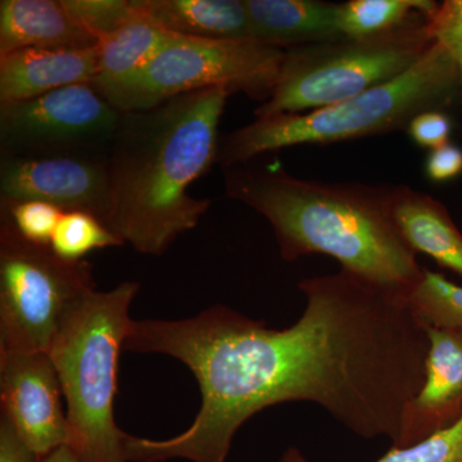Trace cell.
Masks as SVG:
<instances>
[{"label":"cell","instance_id":"27","mask_svg":"<svg viewBox=\"0 0 462 462\" xmlns=\"http://www.w3.org/2000/svg\"><path fill=\"white\" fill-rule=\"evenodd\" d=\"M424 172L431 182H447L458 178L462 173V149L451 143L433 149L425 160Z\"/></svg>","mask_w":462,"mask_h":462},{"label":"cell","instance_id":"22","mask_svg":"<svg viewBox=\"0 0 462 462\" xmlns=\"http://www.w3.org/2000/svg\"><path fill=\"white\" fill-rule=\"evenodd\" d=\"M278 462H310L297 447H289ZM375 462H462V418L418 445L393 448Z\"/></svg>","mask_w":462,"mask_h":462},{"label":"cell","instance_id":"28","mask_svg":"<svg viewBox=\"0 0 462 462\" xmlns=\"http://www.w3.org/2000/svg\"><path fill=\"white\" fill-rule=\"evenodd\" d=\"M0 462H39V457L20 439L7 419H0Z\"/></svg>","mask_w":462,"mask_h":462},{"label":"cell","instance_id":"26","mask_svg":"<svg viewBox=\"0 0 462 462\" xmlns=\"http://www.w3.org/2000/svg\"><path fill=\"white\" fill-rule=\"evenodd\" d=\"M452 130L451 117L445 111H428L416 116L406 132L416 145L433 151L448 144Z\"/></svg>","mask_w":462,"mask_h":462},{"label":"cell","instance_id":"10","mask_svg":"<svg viewBox=\"0 0 462 462\" xmlns=\"http://www.w3.org/2000/svg\"><path fill=\"white\" fill-rule=\"evenodd\" d=\"M106 152L2 154V202L42 200L63 212H88L105 224L108 202Z\"/></svg>","mask_w":462,"mask_h":462},{"label":"cell","instance_id":"21","mask_svg":"<svg viewBox=\"0 0 462 462\" xmlns=\"http://www.w3.org/2000/svg\"><path fill=\"white\" fill-rule=\"evenodd\" d=\"M125 243L97 216L88 212H65L51 238L54 254L67 261H83L96 249L117 247Z\"/></svg>","mask_w":462,"mask_h":462},{"label":"cell","instance_id":"12","mask_svg":"<svg viewBox=\"0 0 462 462\" xmlns=\"http://www.w3.org/2000/svg\"><path fill=\"white\" fill-rule=\"evenodd\" d=\"M424 384L404 409L393 448L418 445L462 418V330L428 328Z\"/></svg>","mask_w":462,"mask_h":462},{"label":"cell","instance_id":"6","mask_svg":"<svg viewBox=\"0 0 462 462\" xmlns=\"http://www.w3.org/2000/svg\"><path fill=\"white\" fill-rule=\"evenodd\" d=\"M430 18L418 16L391 32L285 51L281 74L257 117L328 107L393 80L434 44Z\"/></svg>","mask_w":462,"mask_h":462},{"label":"cell","instance_id":"18","mask_svg":"<svg viewBox=\"0 0 462 462\" xmlns=\"http://www.w3.org/2000/svg\"><path fill=\"white\" fill-rule=\"evenodd\" d=\"M167 32L209 41L251 39L245 0H141Z\"/></svg>","mask_w":462,"mask_h":462},{"label":"cell","instance_id":"3","mask_svg":"<svg viewBox=\"0 0 462 462\" xmlns=\"http://www.w3.org/2000/svg\"><path fill=\"white\" fill-rule=\"evenodd\" d=\"M225 193L263 215L281 256L336 258L342 270L407 298L422 275L391 214V185L300 179L281 165L225 169Z\"/></svg>","mask_w":462,"mask_h":462},{"label":"cell","instance_id":"17","mask_svg":"<svg viewBox=\"0 0 462 462\" xmlns=\"http://www.w3.org/2000/svg\"><path fill=\"white\" fill-rule=\"evenodd\" d=\"M175 35L149 16L143 9L141 0H136L134 16L99 41L98 69L94 87L103 97L123 87L139 74Z\"/></svg>","mask_w":462,"mask_h":462},{"label":"cell","instance_id":"15","mask_svg":"<svg viewBox=\"0 0 462 462\" xmlns=\"http://www.w3.org/2000/svg\"><path fill=\"white\" fill-rule=\"evenodd\" d=\"M249 36L276 50L345 39L338 25L339 3L320 0H245Z\"/></svg>","mask_w":462,"mask_h":462},{"label":"cell","instance_id":"5","mask_svg":"<svg viewBox=\"0 0 462 462\" xmlns=\"http://www.w3.org/2000/svg\"><path fill=\"white\" fill-rule=\"evenodd\" d=\"M141 284L85 294L67 310L50 356L67 403L69 446L83 462H127L115 421L118 363Z\"/></svg>","mask_w":462,"mask_h":462},{"label":"cell","instance_id":"8","mask_svg":"<svg viewBox=\"0 0 462 462\" xmlns=\"http://www.w3.org/2000/svg\"><path fill=\"white\" fill-rule=\"evenodd\" d=\"M284 56L285 51L254 39L175 35L139 74L105 98L121 112L144 111L184 94L225 88L264 103L278 81Z\"/></svg>","mask_w":462,"mask_h":462},{"label":"cell","instance_id":"16","mask_svg":"<svg viewBox=\"0 0 462 462\" xmlns=\"http://www.w3.org/2000/svg\"><path fill=\"white\" fill-rule=\"evenodd\" d=\"M391 214L406 245L462 276V233L448 209L430 194L391 185Z\"/></svg>","mask_w":462,"mask_h":462},{"label":"cell","instance_id":"7","mask_svg":"<svg viewBox=\"0 0 462 462\" xmlns=\"http://www.w3.org/2000/svg\"><path fill=\"white\" fill-rule=\"evenodd\" d=\"M96 289L88 261L63 260L51 245L27 242L2 211L0 352L50 354L67 310Z\"/></svg>","mask_w":462,"mask_h":462},{"label":"cell","instance_id":"14","mask_svg":"<svg viewBox=\"0 0 462 462\" xmlns=\"http://www.w3.org/2000/svg\"><path fill=\"white\" fill-rule=\"evenodd\" d=\"M98 44L63 0L0 2V56L26 48L87 50Z\"/></svg>","mask_w":462,"mask_h":462},{"label":"cell","instance_id":"20","mask_svg":"<svg viewBox=\"0 0 462 462\" xmlns=\"http://www.w3.org/2000/svg\"><path fill=\"white\" fill-rule=\"evenodd\" d=\"M407 302L425 327L462 330V287L442 273L422 270Z\"/></svg>","mask_w":462,"mask_h":462},{"label":"cell","instance_id":"29","mask_svg":"<svg viewBox=\"0 0 462 462\" xmlns=\"http://www.w3.org/2000/svg\"><path fill=\"white\" fill-rule=\"evenodd\" d=\"M39 462H83L74 449L69 446H62L54 449L51 454L39 458Z\"/></svg>","mask_w":462,"mask_h":462},{"label":"cell","instance_id":"19","mask_svg":"<svg viewBox=\"0 0 462 462\" xmlns=\"http://www.w3.org/2000/svg\"><path fill=\"white\" fill-rule=\"evenodd\" d=\"M438 7L433 0H349L339 3V30L343 38H365L391 32L418 16L430 18Z\"/></svg>","mask_w":462,"mask_h":462},{"label":"cell","instance_id":"4","mask_svg":"<svg viewBox=\"0 0 462 462\" xmlns=\"http://www.w3.org/2000/svg\"><path fill=\"white\" fill-rule=\"evenodd\" d=\"M462 99L461 74L454 58L433 45L402 75L328 107L257 117L227 134L218 147L224 169L251 162L267 152L358 141L407 130L416 116L445 111Z\"/></svg>","mask_w":462,"mask_h":462},{"label":"cell","instance_id":"13","mask_svg":"<svg viewBox=\"0 0 462 462\" xmlns=\"http://www.w3.org/2000/svg\"><path fill=\"white\" fill-rule=\"evenodd\" d=\"M98 45L87 50L26 48L0 56V105L23 102L74 84H93Z\"/></svg>","mask_w":462,"mask_h":462},{"label":"cell","instance_id":"23","mask_svg":"<svg viewBox=\"0 0 462 462\" xmlns=\"http://www.w3.org/2000/svg\"><path fill=\"white\" fill-rule=\"evenodd\" d=\"M2 211L7 214L17 233L27 242L51 245L54 231L65 212L42 200H21L3 203Z\"/></svg>","mask_w":462,"mask_h":462},{"label":"cell","instance_id":"30","mask_svg":"<svg viewBox=\"0 0 462 462\" xmlns=\"http://www.w3.org/2000/svg\"><path fill=\"white\" fill-rule=\"evenodd\" d=\"M462 100V99H461Z\"/></svg>","mask_w":462,"mask_h":462},{"label":"cell","instance_id":"2","mask_svg":"<svg viewBox=\"0 0 462 462\" xmlns=\"http://www.w3.org/2000/svg\"><path fill=\"white\" fill-rule=\"evenodd\" d=\"M231 94L214 88L123 112L106 152L105 225L139 254H165L212 206L188 190L217 162L218 125Z\"/></svg>","mask_w":462,"mask_h":462},{"label":"cell","instance_id":"25","mask_svg":"<svg viewBox=\"0 0 462 462\" xmlns=\"http://www.w3.org/2000/svg\"><path fill=\"white\" fill-rule=\"evenodd\" d=\"M431 38L457 63L462 84V0L439 3L436 14L430 18Z\"/></svg>","mask_w":462,"mask_h":462},{"label":"cell","instance_id":"24","mask_svg":"<svg viewBox=\"0 0 462 462\" xmlns=\"http://www.w3.org/2000/svg\"><path fill=\"white\" fill-rule=\"evenodd\" d=\"M66 7L98 41L116 32L136 12V0H63Z\"/></svg>","mask_w":462,"mask_h":462},{"label":"cell","instance_id":"9","mask_svg":"<svg viewBox=\"0 0 462 462\" xmlns=\"http://www.w3.org/2000/svg\"><path fill=\"white\" fill-rule=\"evenodd\" d=\"M123 112L91 83L0 105L2 154L107 151Z\"/></svg>","mask_w":462,"mask_h":462},{"label":"cell","instance_id":"11","mask_svg":"<svg viewBox=\"0 0 462 462\" xmlns=\"http://www.w3.org/2000/svg\"><path fill=\"white\" fill-rule=\"evenodd\" d=\"M62 396L50 354L0 352L2 416L39 458L69 446Z\"/></svg>","mask_w":462,"mask_h":462},{"label":"cell","instance_id":"1","mask_svg":"<svg viewBox=\"0 0 462 462\" xmlns=\"http://www.w3.org/2000/svg\"><path fill=\"white\" fill-rule=\"evenodd\" d=\"M307 303L287 329L233 311L214 355L216 387L242 420L293 401L318 403L365 439L400 437L420 392L428 328L407 298L340 270L300 282Z\"/></svg>","mask_w":462,"mask_h":462}]
</instances>
